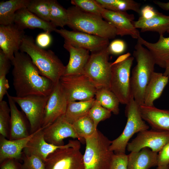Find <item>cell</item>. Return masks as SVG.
I'll return each instance as SVG.
<instances>
[{"label": "cell", "instance_id": "obj_41", "mask_svg": "<svg viewBox=\"0 0 169 169\" xmlns=\"http://www.w3.org/2000/svg\"><path fill=\"white\" fill-rule=\"evenodd\" d=\"M126 47L125 42L123 40L117 39L113 41L108 46L110 54L119 55L123 53Z\"/></svg>", "mask_w": 169, "mask_h": 169}, {"label": "cell", "instance_id": "obj_43", "mask_svg": "<svg viewBox=\"0 0 169 169\" xmlns=\"http://www.w3.org/2000/svg\"><path fill=\"white\" fill-rule=\"evenodd\" d=\"M52 38L50 33L45 32L39 33L37 36L35 43L40 47L44 49L49 46Z\"/></svg>", "mask_w": 169, "mask_h": 169}, {"label": "cell", "instance_id": "obj_21", "mask_svg": "<svg viewBox=\"0 0 169 169\" xmlns=\"http://www.w3.org/2000/svg\"><path fill=\"white\" fill-rule=\"evenodd\" d=\"M10 110V122L9 139L14 140L26 137L28 133L26 120L18 108L16 103L8 92L6 94Z\"/></svg>", "mask_w": 169, "mask_h": 169}, {"label": "cell", "instance_id": "obj_23", "mask_svg": "<svg viewBox=\"0 0 169 169\" xmlns=\"http://www.w3.org/2000/svg\"><path fill=\"white\" fill-rule=\"evenodd\" d=\"M139 109L142 118L152 129L169 132V110L144 105H140Z\"/></svg>", "mask_w": 169, "mask_h": 169}, {"label": "cell", "instance_id": "obj_33", "mask_svg": "<svg viewBox=\"0 0 169 169\" xmlns=\"http://www.w3.org/2000/svg\"><path fill=\"white\" fill-rule=\"evenodd\" d=\"M77 135L85 142V139L91 136L97 129L88 114L72 124Z\"/></svg>", "mask_w": 169, "mask_h": 169}, {"label": "cell", "instance_id": "obj_16", "mask_svg": "<svg viewBox=\"0 0 169 169\" xmlns=\"http://www.w3.org/2000/svg\"><path fill=\"white\" fill-rule=\"evenodd\" d=\"M101 16L115 28L117 35H128L137 39L141 37L139 30L133 23L134 15L126 12L115 11L104 8Z\"/></svg>", "mask_w": 169, "mask_h": 169}, {"label": "cell", "instance_id": "obj_40", "mask_svg": "<svg viewBox=\"0 0 169 169\" xmlns=\"http://www.w3.org/2000/svg\"><path fill=\"white\" fill-rule=\"evenodd\" d=\"M127 160L125 153H114L109 169H127Z\"/></svg>", "mask_w": 169, "mask_h": 169}, {"label": "cell", "instance_id": "obj_29", "mask_svg": "<svg viewBox=\"0 0 169 169\" xmlns=\"http://www.w3.org/2000/svg\"><path fill=\"white\" fill-rule=\"evenodd\" d=\"M95 100V99L94 98L87 101L69 102L64 115V118L68 122L72 124L88 114Z\"/></svg>", "mask_w": 169, "mask_h": 169}, {"label": "cell", "instance_id": "obj_15", "mask_svg": "<svg viewBox=\"0 0 169 169\" xmlns=\"http://www.w3.org/2000/svg\"><path fill=\"white\" fill-rule=\"evenodd\" d=\"M41 128L28 141L23 150L25 155H35L39 156L44 161L48 156L59 149L80 147L78 140H69L67 144L57 146L47 142L44 139L43 129Z\"/></svg>", "mask_w": 169, "mask_h": 169}, {"label": "cell", "instance_id": "obj_9", "mask_svg": "<svg viewBox=\"0 0 169 169\" xmlns=\"http://www.w3.org/2000/svg\"><path fill=\"white\" fill-rule=\"evenodd\" d=\"M59 82L67 96L68 103L84 101L94 98L97 89L84 74L63 76Z\"/></svg>", "mask_w": 169, "mask_h": 169}, {"label": "cell", "instance_id": "obj_31", "mask_svg": "<svg viewBox=\"0 0 169 169\" xmlns=\"http://www.w3.org/2000/svg\"><path fill=\"white\" fill-rule=\"evenodd\" d=\"M103 8L115 11L132 10L140 14L141 4L133 0H96Z\"/></svg>", "mask_w": 169, "mask_h": 169}, {"label": "cell", "instance_id": "obj_11", "mask_svg": "<svg viewBox=\"0 0 169 169\" xmlns=\"http://www.w3.org/2000/svg\"><path fill=\"white\" fill-rule=\"evenodd\" d=\"M80 147L59 149L45 161L46 169H84Z\"/></svg>", "mask_w": 169, "mask_h": 169}, {"label": "cell", "instance_id": "obj_20", "mask_svg": "<svg viewBox=\"0 0 169 169\" xmlns=\"http://www.w3.org/2000/svg\"><path fill=\"white\" fill-rule=\"evenodd\" d=\"M14 23L21 29L27 28L42 29L45 32L50 33L56 29L50 22L42 20L29 11L27 8L18 10L15 13Z\"/></svg>", "mask_w": 169, "mask_h": 169}, {"label": "cell", "instance_id": "obj_30", "mask_svg": "<svg viewBox=\"0 0 169 169\" xmlns=\"http://www.w3.org/2000/svg\"><path fill=\"white\" fill-rule=\"evenodd\" d=\"M95 96L96 100L102 107L115 115L119 113L120 101L110 89L102 88L97 89Z\"/></svg>", "mask_w": 169, "mask_h": 169}, {"label": "cell", "instance_id": "obj_42", "mask_svg": "<svg viewBox=\"0 0 169 169\" xmlns=\"http://www.w3.org/2000/svg\"><path fill=\"white\" fill-rule=\"evenodd\" d=\"M157 161V166L169 165V142L159 151Z\"/></svg>", "mask_w": 169, "mask_h": 169}, {"label": "cell", "instance_id": "obj_25", "mask_svg": "<svg viewBox=\"0 0 169 169\" xmlns=\"http://www.w3.org/2000/svg\"><path fill=\"white\" fill-rule=\"evenodd\" d=\"M157 152L148 148L127 155V169H149L157 166Z\"/></svg>", "mask_w": 169, "mask_h": 169}, {"label": "cell", "instance_id": "obj_24", "mask_svg": "<svg viewBox=\"0 0 169 169\" xmlns=\"http://www.w3.org/2000/svg\"><path fill=\"white\" fill-rule=\"evenodd\" d=\"M137 41L149 51L156 64L165 68L169 60V37L160 35L158 40L155 43L147 41L141 36Z\"/></svg>", "mask_w": 169, "mask_h": 169}, {"label": "cell", "instance_id": "obj_19", "mask_svg": "<svg viewBox=\"0 0 169 169\" xmlns=\"http://www.w3.org/2000/svg\"><path fill=\"white\" fill-rule=\"evenodd\" d=\"M64 47L69 54V59L63 76L83 74L90 55L89 51L74 47L64 42Z\"/></svg>", "mask_w": 169, "mask_h": 169}, {"label": "cell", "instance_id": "obj_48", "mask_svg": "<svg viewBox=\"0 0 169 169\" xmlns=\"http://www.w3.org/2000/svg\"><path fill=\"white\" fill-rule=\"evenodd\" d=\"M165 69V70L163 74L169 77V60L166 63Z\"/></svg>", "mask_w": 169, "mask_h": 169}, {"label": "cell", "instance_id": "obj_8", "mask_svg": "<svg viewBox=\"0 0 169 169\" xmlns=\"http://www.w3.org/2000/svg\"><path fill=\"white\" fill-rule=\"evenodd\" d=\"M134 58L130 57L124 61L111 66L110 89L122 104L127 105L132 97L130 79Z\"/></svg>", "mask_w": 169, "mask_h": 169}, {"label": "cell", "instance_id": "obj_37", "mask_svg": "<svg viewBox=\"0 0 169 169\" xmlns=\"http://www.w3.org/2000/svg\"><path fill=\"white\" fill-rule=\"evenodd\" d=\"M71 3L83 12L100 16L104 9L96 0H72Z\"/></svg>", "mask_w": 169, "mask_h": 169}, {"label": "cell", "instance_id": "obj_18", "mask_svg": "<svg viewBox=\"0 0 169 169\" xmlns=\"http://www.w3.org/2000/svg\"><path fill=\"white\" fill-rule=\"evenodd\" d=\"M25 35L24 30L14 23L0 25V49L11 61L14 57L15 53L20 50Z\"/></svg>", "mask_w": 169, "mask_h": 169}, {"label": "cell", "instance_id": "obj_27", "mask_svg": "<svg viewBox=\"0 0 169 169\" xmlns=\"http://www.w3.org/2000/svg\"><path fill=\"white\" fill-rule=\"evenodd\" d=\"M133 23L136 28L141 29V32H155L160 35H163L169 28V16L158 11L153 18L147 19L139 18L133 21Z\"/></svg>", "mask_w": 169, "mask_h": 169}, {"label": "cell", "instance_id": "obj_36", "mask_svg": "<svg viewBox=\"0 0 169 169\" xmlns=\"http://www.w3.org/2000/svg\"><path fill=\"white\" fill-rule=\"evenodd\" d=\"M10 110L7 102H0V134L3 137L9 138L10 122Z\"/></svg>", "mask_w": 169, "mask_h": 169}, {"label": "cell", "instance_id": "obj_22", "mask_svg": "<svg viewBox=\"0 0 169 169\" xmlns=\"http://www.w3.org/2000/svg\"><path fill=\"white\" fill-rule=\"evenodd\" d=\"M36 131L26 137L14 140L7 139L0 135V163L8 159L22 160L23 151Z\"/></svg>", "mask_w": 169, "mask_h": 169}, {"label": "cell", "instance_id": "obj_13", "mask_svg": "<svg viewBox=\"0 0 169 169\" xmlns=\"http://www.w3.org/2000/svg\"><path fill=\"white\" fill-rule=\"evenodd\" d=\"M55 32L59 34L66 42L76 48L86 49L92 52H97L108 47L109 39L86 33L56 29Z\"/></svg>", "mask_w": 169, "mask_h": 169}, {"label": "cell", "instance_id": "obj_34", "mask_svg": "<svg viewBox=\"0 0 169 169\" xmlns=\"http://www.w3.org/2000/svg\"><path fill=\"white\" fill-rule=\"evenodd\" d=\"M11 61L0 49V101L3 100L4 96L9 88L6 75L9 72Z\"/></svg>", "mask_w": 169, "mask_h": 169}, {"label": "cell", "instance_id": "obj_28", "mask_svg": "<svg viewBox=\"0 0 169 169\" xmlns=\"http://www.w3.org/2000/svg\"><path fill=\"white\" fill-rule=\"evenodd\" d=\"M30 0H9L0 2V24L7 25L14 23L16 12L27 8Z\"/></svg>", "mask_w": 169, "mask_h": 169}, {"label": "cell", "instance_id": "obj_26", "mask_svg": "<svg viewBox=\"0 0 169 169\" xmlns=\"http://www.w3.org/2000/svg\"><path fill=\"white\" fill-rule=\"evenodd\" d=\"M169 78L163 74L154 72L145 90L144 105L154 106V102L161 96L168 82Z\"/></svg>", "mask_w": 169, "mask_h": 169}, {"label": "cell", "instance_id": "obj_45", "mask_svg": "<svg viewBox=\"0 0 169 169\" xmlns=\"http://www.w3.org/2000/svg\"><path fill=\"white\" fill-rule=\"evenodd\" d=\"M21 164L18 161L10 159L5 160L0 163V169H20Z\"/></svg>", "mask_w": 169, "mask_h": 169}, {"label": "cell", "instance_id": "obj_50", "mask_svg": "<svg viewBox=\"0 0 169 169\" xmlns=\"http://www.w3.org/2000/svg\"><path fill=\"white\" fill-rule=\"evenodd\" d=\"M167 32L169 33V28L168 29V30L167 31Z\"/></svg>", "mask_w": 169, "mask_h": 169}, {"label": "cell", "instance_id": "obj_3", "mask_svg": "<svg viewBox=\"0 0 169 169\" xmlns=\"http://www.w3.org/2000/svg\"><path fill=\"white\" fill-rule=\"evenodd\" d=\"M133 55L136 64L130 77L131 94L139 105H144L145 89L154 72L155 61L149 51L138 41L135 46Z\"/></svg>", "mask_w": 169, "mask_h": 169}, {"label": "cell", "instance_id": "obj_1", "mask_svg": "<svg viewBox=\"0 0 169 169\" xmlns=\"http://www.w3.org/2000/svg\"><path fill=\"white\" fill-rule=\"evenodd\" d=\"M13 85L16 96H49L54 85L50 79L43 75L26 53L15 52L11 60Z\"/></svg>", "mask_w": 169, "mask_h": 169}, {"label": "cell", "instance_id": "obj_6", "mask_svg": "<svg viewBox=\"0 0 169 169\" xmlns=\"http://www.w3.org/2000/svg\"><path fill=\"white\" fill-rule=\"evenodd\" d=\"M125 114L127 118L125 128L120 135L111 141L110 146L114 153H125L129 141L136 133L148 130L149 126L142 118L139 106L132 96L126 105Z\"/></svg>", "mask_w": 169, "mask_h": 169}, {"label": "cell", "instance_id": "obj_7", "mask_svg": "<svg viewBox=\"0 0 169 169\" xmlns=\"http://www.w3.org/2000/svg\"><path fill=\"white\" fill-rule=\"evenodd\" d=\"M110 54L108 47L92 52L85 67L83 74L97 89H110L111 63L109 61Z\"/></svg>", "mask_w": 169, "mask_h": 169}, {"label": "cell", "instance_id": "obj_46", "mask_svg": "<svg viewBox=\"0 0 169 169\" xmlns=\"http://www.w3.org/2000/svg\"><path fill=\"white\" fill-rule=\"evenodd\" d=\"M131 54L129 53H127L125 54L121 55L120 56L116 59L113 63H111V66L121 63L126 59L127 58L131 57Z\"/></svg>", "mask_w": 169, "mask_h": 169}, {"label": "cell", "instance_id": "obj_14", "mask_svg": "<svg viewBox=\"0 0 169 169\" xmlns=\"http://www.w3.org/2000/svg\"><path fill=\"white\" fill-rule=\"evenodd\" d=\"M68 100L59 81L56 84L46 105L42 128L49 125L66 112Z\"/></svg>", "mask_w": 169, "mask_h": 169}, {"label": "cell", "instance_id": "obj_10", "mask_svg": "<svg viewBox=\"0 0 169 169\" xmlns=\"http://www.w3.org/2000/svg\"><path fill=\"white\" fill-rule=\"evenodd\" d=\"M49 96H12L25 115L29 124L30 134L42 128L45 108Z\"/></svg>", "mask_w": 169, "mask_h": 169}, {"label": "cell", "instance_id": "obj_35", "mask_svg": "<svg viewBox=\"0 0 169 169\" xmlns=\"http://www.w3.org/2000/svg\"><path fill=\"white\" fill-rule=\"evenodd\" d=\"M50 0H30L27 9L42 20L50 22Z\"/></svg>", "mask_w": 169, "mask_h": 169}, {"label": "cell", "instance_id": "obj_17", "mask_svg": "<svg viewBox=\"0 0 169 169\" xmlns=\"http://www.w3.org/2000/svg\"><path fill=\"white\" fill-rule=\"evenodd\" d=\"M44 139L48 143L57 146L64 145L63 140L68 137L84 141L76 134L72 124L68 122L64 115L43 129Z\"/></svg>", "mask_w": 169, "mask_h": 169}, {"label": "cell", "instance_id": "obj_44", "mask_svg": "<svg viewBox=\"0 0 169 169\" xmlns=\"http://www.w3.org/2000/svg\"><path fill=\"white\" fill-rule=\"evenodd\" d=\"M158 11L156 10L152 7L147 5L143 7L141 10V16L139 18L147 19L151 18L155 16Z\"/></svg>", "mask_w": 169, "mask_h": 169}, {"label": "cell", "instance_id": "obj_32", "mask_svg": "<svg viewBox=\"0 0 169 169\" xmlns=\"http://www.w3.org/2000/svg\"><path fill=\"white\" fill-rule=\"evenodd\" d=\"M50 22L55 27L63 28L68 23L67 9L61 6L56 0H50Z\"/></svg>", "mask_w": 169, "mask_h": 169}, {"label": "cell", "instance_id": "obj_49", "mask_svg": "<svg viewBox=\"0 0 169 169\" xmlns=\"http://www.w3.org/2000/svg\"><path fill=\"white\" fill-rule=\"evenodd\" d=\"M156 169H169V165L158 166Z\"/></svg>", "mask_w": 169, "mask_h": 169}, {"label": "cell", "instance_id": "obj_38", "mask_svg": "<svg viewBox=\"0 0 169 169\" xmlns=\"http://www.w3.org/2000/svg\"><path fill=\"white\" fill-rule=\"evenodd\" d=\"M111 113L110 111L102 107L95 99L88 115L93 120L95 128L97 129L99 123L110 118Z\"/></svg>", "mask_w": 169, "mask_h": 169}, {"label": "cell", "instance_id": "obj_47", "mask_svg": "<svg viewBox=\"0 0 169 169\" xmlns=\"http://www.w3.org/2000/svg\"><path fill=\"white\" fill-rule=\"evenodd\" d=\"M153 3L162 9L169 10V1L167 3H164L160 1L155 0Z\"/></svg>", "mask_w": 169, "mask_h": 169}, {"label": "cell", "instance_id": "obj_39", "mask_svg": "<svg viewBox=\"0 0 169 169\" xmlns=\"http://www.w3.org/2000/svg\"><path fill=\"white\" fill-rule=\"evenodd\" d=\"M22 160L20 169H46L44 161L37 155H24Z\"/></svg>", "mask_w": 169, "mask_h": 169}, {"label": "cell", "instance_id": "obj_5", "mask_svg": "<svg viewBox=\"0 0 169 169\" xmlns=\"http://www.w3.org/2000/svg\"><path fill=\"white\" fill-rule=\"evenodd\" d=\"M85 141L84 169H109L114 154L110 149L111 141L97 129Z\"/></svg>", "mask_w": 169, "mask_h": 169}, {"label": "cell", "instance_id": "obj_2", "mask_svg": "<svg viewBox=\"0 0 169 169\" xmlns=\"http://www.w3.org/2000/svg\"><path fill=\"white\" fill-rule=\"evenodd\" d=\"M20 51L27 54L43 75L54 84L64 75L65 66L54 53L38 46L33 38L25 35L21 45Z\"/></svg>", "mask_w": 169, "mask_h": 169}, {"label": "cell", "instance_id": "obj_4", "mask_svg": "<svg viewBox=\"0 0 169 169\" xmlns=\"http://www.w3.org/2000/svg\"><path fill=\"white\" fill-rule=\"evenodd\" d=\"M67 10V25L73 30L109 39L115 38L117 35L115 28L104 20L101 16L85 12L74 6L69 7Z\"/></svg>", "mask_w": 169, "mask_h": 169}, {"label": "cell", "instance_id": "obj_12", "mask_svg": "<svg viewBox=\"0 0 169 169\" xmlns=\"http://www.w3.org/2000/svg\"><path fill=\"white\" fill-rule=\"evenodd\" d=\"M169 142V132L153 129L138 133L135 138L128 143L126 149L131 152H138L148 148L157 152Z\"/></svg>", "mask_w": 169, "mask_h": 169}]
</instances>
